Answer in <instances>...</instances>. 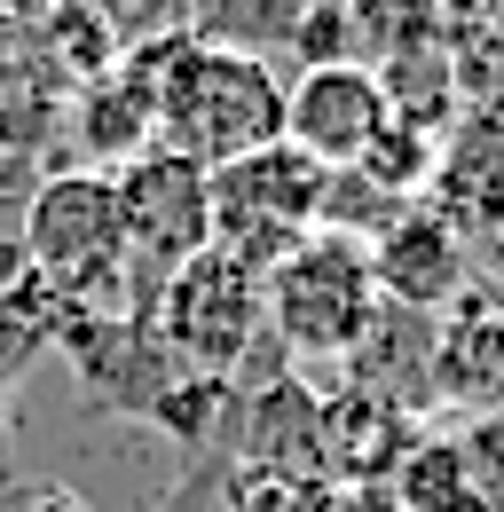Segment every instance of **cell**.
Here are the masks:
<instances>
[{
    "mask_svg": "<svg viewBox=\"0 0 504 512\" xmlns=\"http://www.w3.org/2000/svg\"><path fill=\"white\" fill-rule=\"evenodd\" d=\"M465 473H473V489H481V512H504V418H481V426H465Z\"/></svg>",
    "mask_w": 504,
    "mask_h": 512,
    "instance_id": "d6986e66",
    "label": "cell"
},
{
    "mask_svg": "<svg viewBox=\"0 0 504 512\" xmlns=\"http://www.w3.org/2000/svg\"><path fill=\"white\" fill-rule=\"evenodd\" d=\"M63 127L79 142L87 174H126L142 150H158V71H150V48L119 56V71H103L87 87H71Z\"/></svg>",
    "mask_w": 504,
    "mask_h": 512,
    "instance_id": "9c48e42d",
    "label": "cell"
},
{
    "mask_svg": "<svg viewBox=\"0 0 504 512\" xmlns=\"http://www.w3.org/2000/svg\"><path fill=\"white\" fill-rule=\"evenodd\" d=\"M386 497H394V512H481V489H473L457 442H410L402 465L386 473Z\"/></svg>",
    "mask_w": 504,
    "mask_h": 512,
    "instance_id": "9a60e30c",
    "label": "cell"
},
{
    "mask_svg": "<svg viewBox=\"0 0 504 512\" xmlns=\"http://www.w3.org/2000/svg\"><path fill=\"white\" fill-rule=\"evenodd\" d=\"M434 410H457L465 426L504 418V308L489 292H465L434 316V363H426Z\"/></svg>",
    "mask_w": 504,
    "mask_h": 512,
    "instance_id": "30bf717a",
    "label": "cell"
},
{
    "mask_svg": "<svg viewBox=\"0 0 504 512\" xmlns=\"http://www.w3.org/2000/svg\"><path fill=\"white\" fill-rule=\"evenodd\" d=\"M260 292H268L276 347L300 355V363H347L355 339L371 331V316L386 308L378 300V276H371V253L355 237H339V229L300 237L292 253L260 276Z\"/></svg>",
    "mask_w": 504,
    "mask_h": 512,
    "instance_id": "3957f363",
    "label": "cell"
},
{
    "mask_svg": "<svg viewBox=\"0 0 504 512\" xmlns=\"http://www.w3.org/2000/svg\"><path fill=\"white\" fill-rule=\"evenodd\" d=\"M237 434H245L252 465H268L276 489H292V481H315V473H323V402H315L300 379H276L245 410Z\"/></svg>",
    "mask_w": 504,
    "mask_h": 512,
    "instance_id": "7c38bea8",
    "label": "cell"
},
{
    "mask_svg": "<svg viewBox=\"0 0 504 512\" xmlns=\"http://www.w3.org/2000/svg\"><path fill=\"white\" fill-rule=\"evenodd\" d=\"M119 182V213H126V284L119 308L134 323H150L158 292L182 276L189 260L213 245V182L205 166H189L174 150H142Z\"/></svg>",
    "mask_w": 504,
    "mask_h": 512,
    "instance_id": "277c9868",
    "label": "cell"
},
{
    "mask_svg": "<svg viewBox=\"0 0 504 512\" xmlns=\"http://www.w3.org/2000/svg\"><path fill=\"white\" fill-rule=\"evenodd\" d=\"M410 449V418L386 410L371 394H331L323 402V473H339L347 489H386V473Z\"/></svg>",
    "mask_w": 504,
    "mask_h": 512,
    "instance_id": "4fadbf2b",
    "label": "cell"
},
{
    "mask_svg": "<svg viewBox=\"0 0 504 512\" xmlns=\"http://www.w3.org/2000/svg\"><path fill=\"white\" fill-rule=\"evenodd\" d=\"M347 32H355V64L386 71L402 56H426L449 40L441 0H347Z\"/></svg>",
    "mask_w": 504,
    "mask_h": 512,
    "instance_id": "5bb4252c",
    "label": "cell"
},
{
    "mask_svg": "<svg viewBox=\"0 0 504 512\" xmlns=\"http://www.w3.org/2000/svg\"><path fill=\"white\" fill-rule=\"evenodd\" d=\"M386 119H394V103H386L378 71H363V64H323L284 87V142L308 150L323 174H347L378 142Z\"/></svg>",
    "mask_w": 504,
    "mask_h": 512,
    "instance_id": "ba28073f",
    "label": "cell"
},
{
    "mask_svg": "<svg viewBox=\"0 0 504 512\" xmlns=\"http://www.w3.org/2000/svg\"><path fill=\"white\" fill-rule=\"evenodd\" d=\"M205 182H213V253L245 260L252 276H268L300 237L323 229L331 174L292 142H268V150H252V158L205 174Z\"/></svg>",
    "mask_w": 504,
    "mask_h": 512,
    "instance_id": "5b68a950",
    "label": "cell"
},
{
    "mask_svg": "<svg viewBox=\"0 0 504 512\" xmlns=\"http://www.w3.org/2000/svg\"><path fill=\"white\" fill-rule=\"evenodd\" d=\"M87 8L103 16V32L126 56L158 48V40H189V24H197V0H87Z\"/></svg>",
    "mask_w": 504,
    "mask_h": 512,
    "instance_id": "ac0fdd59",
    "label": "cell"
},
{
    "mask_svg": "<svg viewBox=\"0 0 504 512\" xmlns=\"http://www.w3.org/2000/svg\"><path fill=\"white\" fill-rule=\"evenodd\" d=\"M426 363H434V316L378 308L371 331H363V339H355V355H347V386L410 418L418 402H434V394H426Z\"/></svg>",
    "mask_w": 504,
    "mask_h": 512,
    "instance_id": "8fae6325",
    "label": "cell"
},
{
    "mask_svg": "<svg viewBox=\"0 0 504 512\" xmlns=\"http://www.w3.org/2000/svg\"><path fill=\"white\" fill-rule=\"evenodd\" d=\"M371 276H378V300L386 308H410V316H441L473 292V245L441 221L434 205H402L371 245Z\"/></svg>",
    "mask_w": 504,
    "mask_h": 512,
    "instance_id": "52a82bcc",
    "label": "cell"
},
{
    "mask_svg": "<svg viewBox=\"0 0 504 512\" xmlns=\"http://www.w3.org/2000/svg\"><path fill=\"white\" fill-rule=\"evenodd\" d=\"M150 331H158V347H166L182 371L237 386V371L252 363V347H260V331H268V292H260V276H252L245 260L205 245V253L158 292Z\"/></svg>",
    "mask_w": 504,
    "mask_h": 512,
    "instance_id": "8992f818",
    "label": "cell"
},
{
    "mask_svg": "<svg viewBox=\"0 0 504 512\" xmlns=\"http://www.w3.org/2000/svg\"><path fill=\"white\" fill-rule=\"evenodd\" d=\"M119 40L103 32V16L87 8V0H56L48 16H40V64L63 79V95L71 87H87V79H103V71H119Z\"/></svg>",
    "mask_w": 504,
    "mask_h": 512,
    "instance_id": "2e32d148",
    "label": "cell"
},
{
    "mask_svg": "<svg viewBox=\"0 0 504 512\" xmlns=\"http://www.w3.org/2000/svg\"><path fill=\"white\" fill-rule=\"evenodd\" d=\"M150 71H158V150L221 174L252 150L284 142V79L260 56L205 48L189 32V40H158Z\"/></svg>",
    "mask_w": 504,
    "mask_h": 512,
    "instance_id": "6da1fadb",
    "label": "cell"
},
{
    "mask_svg": "<svg viewBox=\"0 0 504 512\" xmlns=\"http://www.w3.org/2000/svg\"><path fill=\"white\" fill-rule=\"evenodd\" d=\"M300 16H308V0H197V24L189 32L205 48H237V56L268 64V48H292Z\"/></svg>",
    "mask_w": 504,
    "mask_h": 512,
    "instance_id": "e0dca14e",
    "label": "cell"
},
{
    "mask_svg": "<svg viewBox=\"0 0 504 512\" xmlns=\"http://www.w3.org/2000/svg\"><path fill=\"white\" fill-rule=\"evenodd\" d=\"M24 276L48 284L63 308H103L126 284V213L119 182L56 166L40 174V190L24 197Z\"/></svg>",
    "mask_w": 504,
    "mask_h": 512,
    "instance_id": "7a4b0ae2",
    "label": "cell"
}]
</instances>
